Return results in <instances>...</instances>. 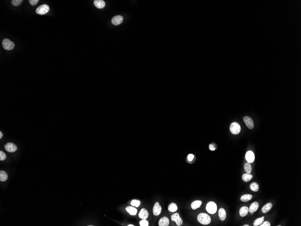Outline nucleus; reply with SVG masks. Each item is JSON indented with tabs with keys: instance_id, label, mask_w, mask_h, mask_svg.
<instances>
[{
	"instance_id": "nucleus-39",
	"label": "nucleus",
	"mask_w": 301,
	"mask_h": 226,
	"mask_svg": "<svg viewBox=\"0 0 301 226\" xmlns=\"http://www.w3.org/2000/svg\"><path fill=\"white\" fill-rule=\"evenodd\" d=\"M251 214L252 215L253 214V212H251Z\"/></svg>"
},
{
	"instance_id": "nucleus-15",
	"label": "nucleus",
	"mask_w": 301,
	"mask_h": 226,
	"mask_svg": "<svg viewBox=\"0 0 301 226\" xmlns=\"http://www.w3.org/2000/svg\"><path fill=\"white\" fill-rule=\"evenodd\" d=\"M95 6L99 9H102L105 6L106 3L102 0H95L94 1Z\"/></svg>"
},
{
	"instance_id": "nucleus-37",
	"label": "nucleus",
	"mask_w": 301,
	"mask_h": 226,
	"mask_svg": "<svg viewBox=\"0 0 301 226\" xmlns=\"http://www.w3.org/2000/svg\"><path fill=\"white\" fill-rule=\"evenodd\" d=\"M128 226H134V225H132V224H129V225H128Z\"/></svg>"
},
{
	"instance_id": "nucleus-25",
	"label": "nucleus",
	"mask_w": 301,
	"mask_h": 226,
	"mask_svg": "<svg viewBox=\"0 0 301 226\" xmlns=\"http://www.w3.org/2000/svg\"><path fill=\"white\" fill-rule=\"evenodd\" d=\"M8 176L5 171H0V180L1 182H5L7 180Z\"/></svg>"
},
{
	"instance_id": "nucleus-29",
	"label": "nucleus",
	"mask_w": 301,
	"mask_h": 226,
	"mask_svg": "<svg viewBox=\"0 0 301 226\" xmlns=\"http://www.w3.org/2000/svg\"><path fill=\"white\" fill-rule=\"evenodd\" d=\"M131 204L133 206H135L136 207H138L140 204V201L134 200L131 201Z\"/></svg>"
},
{
	"instance_id": "nucleus-11",
	"label": "nucleus",
	"mask_w": 301,
	"mask_h": 226,
	"mask_svg": "<svg viewBox=\"0 0 301 226\" xmlns=\"http://www.w3.org/2000/svg\"><path fill=\"white\" fill-rule=\"evenodd\" d=\"M161 212V207L159 204L158 202L155 203L153 208V213L155 216H158Z\"/></svg>"
},
{
	"instance_id": "nucleus-9",
	"label": "nucleus",
	"mask_w": 301,
	"mask_h": 226,
	"mask_svg": "<svg viewBox=\"0 0 301 226\" xmlns=\"http://www.w3.org/2000/svg\"><path fill=\"white\" fill-rule=\"evenodd\" d=\"M123 21V17L121 16H116L112 18L111 23L115 26L119 25Z\"/></svg>"
},
{
	"instance_id": "nucleus-32",
	"label": "nucleus",
	"mask_w": 301,
	"mask_h": 226,
	"mask_svg": "<svg viewBox=\"0 0 301 226\" xmlns=\"http://www.w3.org/2000/svg\"><path fill=\"white\" fill-rule=\"evenodd\" d=\"M38 2H39L38 0H29V2L30 5L33 6L36 5Z\"/></svg>"
},
{
	"instance_id": "nucleus-31",
	"label": "nucleus",
	"mask_w": 301,
	"mask_h": 226,
	"mask_svg": "<svg viewBox=\"0 0 301 226\" xmlns=\"http://www.w3.org/2000/svg\"><path fill=\"white\" fill-rule=\"evenodd\" d=\"M139 224L141 226H148V222L146 219H143L142 221L140 222Z\"/></svg>"
},
{
	"instance_id": "nucleus-14",
	"label": "nucleus",
	"mask_w": 301,
	"mask_h": 226,
	"mask_svg": "<svg viewBox=\"0 0 301 226\" xmlns=\"http://www.w3.org/2000/svg\"><path fill=\"white\" fill-rule=\"evenodd\" d=\"M259 207V203L258 202H254L251 204L249 209V212H256L258 210Z\"/></svg>"
},
{
	"instance_id": "nucleus-24",
	"label": "nucleus",
	"mask_w": 301,
	"mask_h": 226,
	"mask_svg": "<svg viewBox=\"0 0 301 226\" xmlns=\"http://www.w3.org/2000/svg\"><path fill=\"white\" fill-rule=\"evenodd\" d=\"M253 178L252 175H251L250 174H248V173L244 174V175L242 176V179L244 182H249Z\"/></svg>"
},
{
	"instance_id": "nucleus-10",
	"label": "nucleus",
	"mask_w": 301,
	"mask_h": 226,
	"mask_svg": "<svg viewBox=\"0 0 301 226\" xmlns=\"http://www.w3.org/2000/svg\"><path fill=\"white\" fill-rule=\"evenodd\" d=\"M245 158L249 163L251 164L253 162L255 159V155L253 151H248L247 152L245 155Z\"/></svg>"
},
{
	"instance_id": "nucleus-26",
	"label": "nucleus",
	"mask_w": 301,
	"mask_h": 226,
	"mask_svg": "<svg viewBox=\"0 0 301 226\" xmlns=\"http://www.w3.org/2000/svg\"><path fill=\"white\" fill-rule=\"evenodd\" d=\"M264 217H262L256 219L253 222V226H260V225H261L263 222L264 221Z\"/></svg>"
},
{
	"instance_id": "nucleus-30",
	"label": "nucleus",
	"mask_w": 301,
	"mask_h": 226,
	"mask_svg": "<svg viewBox=\"0 0 301 226\" xmlns=\"http://www.w3.org/2000/svg\"><path fill=\"white\" fill-rule=\"evenodd\" d=\"M6 158V155L5 154L4 152L0 151V161H4Z\"/></svg>"
},
{
	"instance_id": "nucleus-6",
	"label": "nucleus",
	"mask_w": 301,
	"mask_h": 226,
	"mask_svg": "<svg viewBox=\"0 0 301 226\" xmlns=\"http://www.w3.org/2000/svg\"><path fill=\"white\" fill-rule=\"evenodd\" d=\"M5 150L9 152H14L17 150V147L14 143H8L5 145Z\"/></svg>"
},
{
	"instance_id": "nucleus-19",
	"label": "nucleus",
	"mask_w": 301,
	"mask_h": 226,
	"mask_svg": "<svg viewBox=\"0 0 301 226\" xmlns=\"http://www.w3.org/2000/svg\"><path fill=\"white\" fill-rule=\"evenodd\" d=\"M202 204V202L201 200L194 201L191 204V206L193 210H195L198 208H199Z\"/></svg>"
},
{
	"instance_id": "nucleus-23",
	"label": "nucleus",
	"mask_w": 301,
	"mask_h": 226,
	"mask_svg": "<svg viewBox=\"0 0 301 226\" xmlns=\"http://www.w3.org/2000/svg\"><path fill=\"white\" fill-rule=\"evenodd\" d=\"M244 170L246 172V173L250 174L252 171V165L250 163H249L248 162L245 164L244 166Z\"/></svg>"
},
{
	"instance_id": "nucleus-8",
	"label": "nucleus",
	"mask_w": 301,
	"mask_h": 226,
	"mask_svg": "<svg viewBox=\"0 0 301 226\" xmlns=\"http://www.w3.org/2000/svg\"><path fill=\"white\" fill-rule=\"evenodd\" d=\"M244 122H245L247 126L249 129H253L254 126V123L252 119L248 116H246L244 118Z\"/></svg>"
},
{
	"instance_id": "nucleus-28",
	"label": "nucleus",
	"mask_w": 301,
	"mask_h": 226,
	"mask_svg": "<svg viewBox=\"0 0 301 226\" xmlns=\"http://www.w3.org/2000/svg\"><path fill=\"white\" fill-rule=\"evenodd\" d=\"M11 2L12 4L13 5V6H17L20 5L23 2V0H12Z\"/></svg>"
},
{
	"instance_id": "nucleus-36",
	"label": "nucleus",
	"mask_w": 301,
	"mask_h": 226,
	"mask_svg": "<svg viewBox=\"0 0 301 226\" xmlns=\"http://www.w3.org/2000/svg\"><path fill=\"white\" fill-rule=\"evenodd\" d=\"M2 136H3L2 133V132H0V138H2Z\"/></svg>"
},
{
	"instance_id": "nucleus-33",
	"label": "nucleus",
	"mask_w": 301,
	"mask_h": 226,
	"mask_svg": "<svg viewBox=\"0 0 301 226\" xmlns=\"http://www.w3.org/2000/svg\"><path fill=\"white\" fill-rule=\"evenodd\" d=\"M188 160L189 161L191 162L193 161V158H194V155L193 154H189L188 156Z\"/></svg>"
},
{
	"instance_id": "nucleus-12",
	"label": "nucleus",
	"mask_w": 301,
	"mask_h": 226,
	"mask_svg": "<svg viewBox=\"0 0 301 226\" xmlns=\"http://www.w3.org/2000/svg\"><path fill=\"white\" fill-rule=\"evenodd\" d=\"M170 224L169 219L167 217H162L159 221V226H168Z\"/></svg>"
},
{
	"instance_id": "nucleus-17",
	"label": "nucleus",
	"mask_w": 301,
	"mask_h": 226,
	"mask_svg": "<svg viewBox=\"0 0 301 226\" xmlns=\"http://www.w3.org/2000/svg\"><path fill=\"white\" fill-rule=\"evenodd\" d=\"M249 212V209L248 207H246V206H244L240 208V210H239V214L240 216L242 217H244L246 216L248 214Z\"/></svg>"
},
{
	"instance_id": "nucleus-22",
	"label": "nucleus",
	"mask_w": 301,
	"mask_h": 226,
	"mask_svg": "<svg viewBox=\"0 0 301 226\" xmlns=\"http://www.w3.org/2000/svg\"><path fill=\"white\" fill-rule=\"evenodd\" d=\"M168 209L170 212H175L178 210V207L176 204L174 203H171L168 206Z\"/></svg>"
},
{
	"instance_id": "nucleus-27",
	"label": "nucleus",
	"mask_w": 301,
	"mask_h": 226,
	"mask_svg": "<svg viewBox=\"0 0 301 226\" xmlns=\"http://www.w3.org/2000/svg\"><path fill=\"white\" fill-rule=\"evenodd\" d=\"M250 188L253 192H257L259 190V186L256 182L252 183L250 186Z\"/></svg>"
},
{
	"instance_id": "nucleus-3",
	"label": "nucleus",
	"mask_w": 301,
	"mask_h": 226,
	"mask_svg": "<svg viewBox=\"0 0 301 226\" xmlns=\"http://www.w3.org/2000/svg\"><path fill=\"white\" fill-rule=\"evenodd\" d=\"M3 48L6 50H11L14 47V42H12L9 39L5 38L2 42Z\"/></svg>"
},
{
	"instance_id": "nucleus-18",
	"label": "nucleus",
	"mask_w": 301,
	"mask_h": 226,
	"mask_svg": "<svg viewBox=\"0 0 301 226\" xmlns=\"http://www.w3.org/2000/svg\"><path fill=\"white\" fill-rule=\"evenodd\" d=\"M273 205L271 203H267L262 207V212L264 214H266L270 211Z\"/></svg>"
},
{
	"instance_id": "nucleus-20",
	"label": "nucleus",
	"mask_w": 301,
	"mask_h": 226,
	"mask_svg": "<svg viewBox=\"0 0 301 226\" xmlns=\"http://www.w3.org/2000/svg\"><path fill=\"white\" fill-rule=\"evenodd\" d=\"M126 210L131 215L134 216L137 213V210L136 208L131 206H127L126 208Z\"/></svg>"
},
{
	"instance_id": "nucleus-38",
	"label": "nucleus",
	"mask_w": 301,
	"mask_h": 226,
	"mask_svg": "<svg viewBox=\"0 0 301 226\" xmlns=\"http://www.w3.org/2000/svg\"><path fill=\"white\" fill-rule=\"evenodd\" d=\"M243 226H249V225H247V224H246V225H243Z\"/></svg>"
},
{
	"instance_id": "nucleus-21",
	"label": "nucleus",
	"mask_w": 301,
	"mask_h": 226,
	"mask_svg": "<svg viewBox=\"0 0 301 226\" xmlns=\"http://www.w3.org/2000/svg\"><path fill=\"white\" fill-rule=\"evenodd\" d=\"M252 198H253L252 195L250 194H245L241 197L240 200L244 202H246L252 199Z\"/></svg>"
},
{
	"instance_id": "nucleus-34",
	"label": "nucleus",
	"mask_w": 301,
	"mask_h": 226,
	"mask_svg": "<svg viewBox=\"0 0 301 226\" xmlns=\"http://www.w3.org/2000/svg\"><path fill=\"white\" fill-rule=\"evenodd\" d=\"M260 226H271V224L269 222L266 221L265 222H263V224H262L261 225H260Z\"/></svg>"
},
{
	"instance_id": "nucleus-5",
	"label": "nucleus",
	"mask_w": 301,
	"mask_h": 226,
	"mask_svg": "<svg viewBox=\"0 0 301 226\" xmlns=\"http://www.w3.org/2000/svg\"><path fill=\"white\" fill-rule=\"evenodd\" d=\"M241 126L238 123L233 122L230 126V130L234 134H238L241 132Z\"/></svg>"
},
{
	"instance_id": "nucleus-13",
	"label": "nucleus",
	"mask_w": 301,
	"mask_h": 226,
	"mask_svg": "<svg viewBox=\"0 0 301 226\" xmlns=\"http://www.w3.org/2000/svg\"><path fill=\"white\" fill-rule=\"evenodd\" d=\"M139 217L142 219H146L149 216V213L145 208H142L138 214Z\"/></svg>"
},
{
	"instance_id": "nucleus-16",
	"label": "nucleus",
	"mask_w": 301,
	"mask_h": 226,
	"mask_svg": "<svg viewBox=\"0 0 301 226\" xmlns=\"http://www.w3.org/2000/svg\"><path fill=\"white\" fill-rule=\"evenodd\" d=\"M219 217L221 221H224L226 218V213L224 208H221L218 212Z\"/></svg>"
},
{
	"instance_id": "nucleus-7",
	"label": "nucleus",
	"mask_w": 301,
	"mask_h": 226,
	"mask_svg": "<svg viewBox=\"0 0 301 226\" xmlns=\"http://www.w3.org/2000/svg\"><path fill=\"white\" fill-rule=\"evenodd\" d=\"M171 219L172 221H175L176 222L177 226H181L183 224V221L180 217H179V214L178 213H175L172 215Z\"/></svg>"
},
{
	"instance_id": "nucleus-2",
	"label": "nucleus",
	"mask_w": 301,
	"mask_h": 226,
	"mask_svg": "<svg viewBox=\"0 0 301 226\" xmlns=\"http://www.w3.org/2000/svg\"><path fill=\"white\" fill-rule=\"evenodd\" d=\"M50 10V7L48 5L43 4L41 5L37 8L36 10V13L40 15H44L48 12Z\"/></svg>"
},
{
	"instance_id": "nucleus-4",
	"label": "nucleus",
	"mask_w": 301,
	"mask_h": 226,
	"mask_svg": "<svg viewBox=\"0 0 301 226\" xmlns=\"http://www.w3.org/2000/svg\"><path fill=\"white\" fill-rule=\"evenodd\" d=\"M217 205L216 203L213 201H210L207 204L206 206L207 211L210 214H214L217 211Z\"/></svg>"
},
{
	"instance_id": "nucleus-1",
	"label": "nucleus",
	"mask_w": 301,
	"mask_h": 226,
	"mask_svg": "<svg viewBox=\"0 0 301 226\" xmlns=\"http://www.w3.org/2000/svg\"><path fill=\"white\" fill-rule=\"evenodd\" d=\"M198 221L203 225H208L211 222V218L209 215L205 213H201L197 217Z\"/></svg>"
},
{
	"instance_id": "nucleus-35",
	"label": "nucleus",
	"mask_w": 301,
	"mask_h": 226,
	"mask_svg": "<svg viewBox=\"0 0 301 226\" xmlns=\"http://www.w3.org/2000/svg\"><path fill=\"white\" fill-rule=\"evenodd\" d=\"M210 150L212 151H214L216 150V148L212 144H210L209 146Z\"/></svg>"
}]
</instances>
